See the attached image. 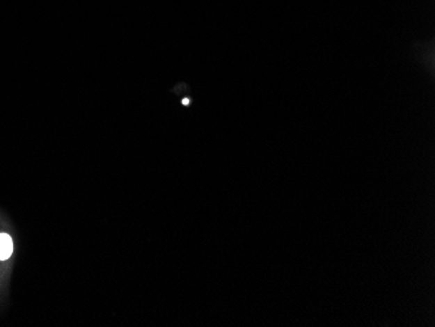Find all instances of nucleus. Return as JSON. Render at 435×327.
Returning <instances> with one entry per match:
<instances>
[{"label": "nucleus", "instance_id": "f257e3e1", "mask_svg": "<svg viewBox=\"0 0 435 327\" xmlns=\"http://www.w3.org/2000/svg\"><path fill=\"white\" fill-rule=\"evenodd\" d=\"M13 253V243L10 235L0 234V261L8 260Z\"/></svg>", "mask_w": 435, "mask_h": 327}]
</instances>
